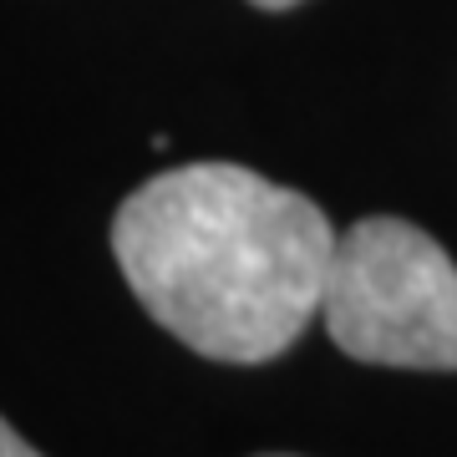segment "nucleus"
I'll return each instance as SVG.
<instances>
[{
    "label": "nucleus",
    "mask_w": 457,
    "mask_h": 457,
    "mask_svg": "<svg viewBox=\"0 0 457 457\" xmlns=\"http://www.w3.org/2000/svg\"><path fill=\"white\" fill-rule=\"evenodd\" d=\"M112 254L143 311L188 351L260 366L320 315L336 228L239 163L168 168L122 198Z\"/></svg>",
    "instance_id": "f257e3e1"
},
{
    "label": "nucleus",
    "mask_w": 457,
    "mask_h": 457,
    "mask_svg": "<svg viewBox=\"0 0 457 457\" xmlns=\"http://www.w3.org/2000/svg\"><path fill=\"white\" fill-rule=\"evenodd\" d=\"M320 320L356 361L457 371V264L407 219H361L336 234Z\"/></svg>",
    "instance_id": "f03ea898"
},
{
    "label": "nucleus",
    "mask_w": 457,
    "mask_h": 457,
    "mask_svg": "<svg viewBox=\"0 0 457 457\" xmlns=\"http://www.w3.org/2000/svg\"><path fill=\"white\" fill-rule=\"evenodd\" d=\"M0 457H41V453H36L31 442H26V437L16 432V427L0 417Z\"/></svg>",
    "instance_id": "7ed1b4c3"
},
{
    "label": "nucleus",
    "mask_w": 457,
    "mask_h": 457,
    "mask_svg": "<svg viewBox=\"0 0 457 457\" xmlns=\"http://www.w3.org/2000/svg\"><path fill=\"white\" fill-rule=\"evenodd\" d=\"M249 5H260V11H290V5H300V0H249Z\"/></svg>",
    "instance_id": "20e7f679"
},
{
    "label": "nucleus",
    "mask_w": 457,
    "mask_h": 457,
    "mask_svg": "<svg viewBox=\"0 0 457 457\" xmlns=\"http://www.w3.org/2000/svg\"><path fill=\"white\" fill-rule=\"evenodd\" d=\"M270 457H285V453H270Z\"/></svg>",
    "instance_id": "39448f33"
}]
</instances>
